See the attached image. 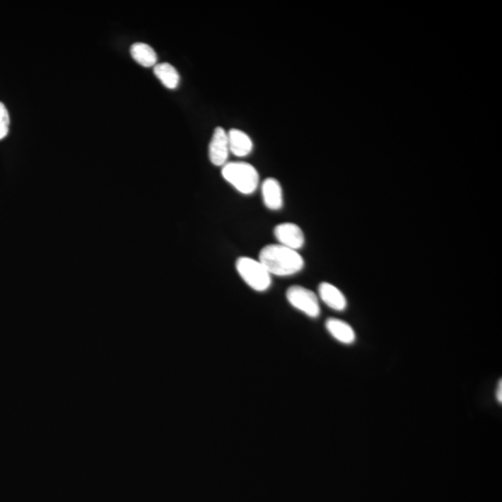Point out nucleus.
<instances>
[{
  "label": "nucleus",
  "instance_id": "nucleus-2",
  "mask_svg": "<svg viewBox=\"0 0 502 502\" xmlns=\"http://www.w3.org/2000/svg\"><path fill=\"white\" fill-rule=\"evenodd\" d=\"M221 175L241 194H253L259 186L258 171L246 162L226 163L223 167Z\"/></svg>",
  "mask_w": 502,
  "mask_h": 502
},
{
  "label": "nucleus",
  "instance_id": "nucleus-7",
  "mask_svg": "<svg viewBox=\"0 0 502 502\" xmlns=\"http://www.w3.org/2000/svg\"><path fill=\"white\" fill-rule=\"evenodd\" d=\"M262 199L271 211H279L283 206V191L279 182L274 178L265 180L262 186Z\"/></svg>",
  "mask_w": 502,
  "mask_h": 502
},
{
  "label": "nucleus",
  "instance_id": "nucleus-6",
  "mask_svg": "<svg viewBox=\"0 0 502 502\" xmlns=\"http://www.w3.org/2000/svg\"><path fill=\"white\" fill-rule=\"evenodd\" d=\"M274 233L279 245L291 250H300L305 242L303 230L295 223L279 224L274 228Z\"/></svg>",
  "mask_w": 502,
  "mask_h": 502
},
{
  "label": "nucleus",
  "instance_id": "nucleus-4",
  "mask_svg": "<svg viewBox=\"0 0 502 502\" xmlns=\"http://www.w3.org/2000/svg\"><path fill=\"white\" fill-rule=\"evenodd\" d=\"M286 299L294 308L310 317L317 318L320 315V305L317 295L300 286H292L286 291Z\"/></svg>",
  "mask_w": 502,
  "mask_h": 502
},
{
  "label": "nucleus",
  "instance_id": "nucleus-3",
  "mask_svg": "<svg viewBox=\"0 0 502 502\" xmlns=\"http://www.w3.org/2000/svg\"><path fill=\"white\" fill-rule=\"evenodd\" d=\"M236 270L239 276L254 291L264 292L271 286V274L259 259L241 257L236 262Z\"/></svg>",
  "mask_w": 502,
  "mask_h": 502
},
{
  "label": "nucleus",
  "instance_id": "nucleus-10",
  "mask_svg": "<svg viewBox=\"0 0 502 502\" xmlns=\"http://www.w3.org/2000/svg\"><path fill=\"white\" fill-rule=\"evenodd\" d=\"M326 327L330 335L342 344H351L356 341V333L353 327L346 322L337 318H329L326 322Z\"/></svg>",
  "mask_w": 502,
  "mask_h": 502
},
{
  "label": "nucleus",
  "instance_id": "nucleus-9",
  "mask_svg": "<svg viewBox=\"0 0 502 502\" xmlns=\"http://www.w3.org/2000/svg\"><path fill=\"white\" fill-rule=\"evenodd\" d=\"M228 135L230 153L238 158L249 156L253 149V143L249 135L240 129H232Z\"/></svg>",
  "mask_w": 502,
  "mask_h": 502
},
{
  "label": "nucleus",
  "instance_id": "nucleus-11",
  "mask_svg": "<svg viewBox=\"0 0 502 502\" xmlns=\"http://www.w3.org/2000/svg\"><path fill=\"white\" fill-rule=\"evenodd\" d=\"M131 53L132 58L141 66L152 67L156 66L158 55L152 47L146 43H135L132 46Z\"/></svg>",
  "mask_w": 502,
  "mask_h": 502
},
{
  "label": "nucleus",
  "instance_id": "nucleus-14",
  "mask_svg": "<svg viewBox=\"0 0 502 502\" xmlns=\"http://www.w3.org/2000/svg\"><path fill=\"white\" fill-rule=\"evenodd\" d=\"M502 385H501V380L500 382V385H498V391H497V400L498 402H500L501 404L502 402Z\"/></svg>",
  "mask_w": 502,
  "mask_h": 502
},
{
  "label": "nucleus",
  "instance_id": "nucleus-8",
  "mask_svg": "<svg viewBox=\"0 0 502 502\" xmlns=\"http://www.w3.org/2000/svg\"><path fill=\"white\" fill-rule=\"evenodd\" d=\"M319 296L329 308L335 311H344L347 306L346 298L335 286L324 282L319 286Z\"/></svg>",
  "mask_w": 502,
  "mask_h": 502
},
{
  "label": "nucleus",
  "instance_id": "nucleus-5",
  "mask_svg": "<svg viewBox=\"0 0 502 502\" xmlns=\"http://www.w3.org/2000/svg\"><path fill=\"white\" fill-rule=\"evenodd\" d=\"M230 153L228 135L224 129L218 127L212 135L209 147V156L215 166H224L228 160Z\"/></svg>",
  "mask_w": 502,
  "mask_h": 502
},
{
  "label": "nucleus",
  "instance_id": "nucleus-12",
  "mask_svg": "<svg viewBox=\"0 0 502 502\" xmlns=\"http://www.w3.org/2000/svg\"><path fill=\"white\" fill-rule=\"evenodd\" d=\"M153 73L156 78L162 82V84L170 90H174L178 87L180 83V75L175 67L170 64L162 63L156 64L153 68Z\"/></svg>",
  "mask_w": 502,
  "mask_h": 502
},
{
  "label": "nucleus",
  "instance_id": "nucleus-1",
  "mask_svg": "<svg viewBox=\"0 0 502 502\" xmlns=\"http://www.w3.org/2000/svg\"><path fill=\"white\" fill-rule=\"evenodd\" d=\"M259 261L268 273L276 276H289L299 273L304 267V261L296 250L281 245H269L259 252Z\"/></svg>",
  "mask_w": 502,
  "mask_h": 502
},
{
  "label": "nucleus",
  "instance_id": "nucleus-13",
  "mask_svg": "<svg viewBox=\"0 0 502 502\" xmlns=\"http://www.w3.org/2000/svg\"><path fill=\"white\" fill-rule=\"evenodd\" d=\"M10 129V116L6 106L0 102V141L8 134Z\"/></svg>",
  "mask_w": 502,
  "mask_h": 502
}]
</instances>
